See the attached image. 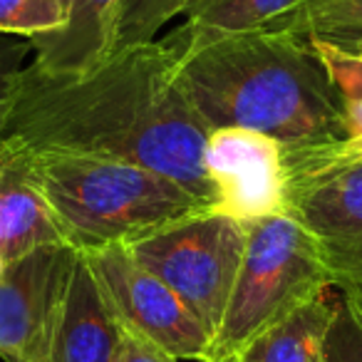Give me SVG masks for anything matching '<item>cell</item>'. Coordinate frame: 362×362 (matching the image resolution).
<instances>
[{
	"instance_id": "1",
	"label": "cell",
	"mask_w": 362,
	"mask_h": 362,
	"mask_svg": "<svg viewBox=\"0 0 362 362\" xmlns=\"http://www.w3.org/2000/svg\"><path fill=\"white\" fill-rule=\"evenodd\" d=\"M209 127L176 80L171 42L112 52L82 75L23 67L0 110V149L107 156L164 174L214 209L204 169Z\"/></svg>"
},
{
	"instance_id": "2",
	"label": "cell",
	"mask_w": 362,
	"mask_h": 362,
	"mask_svg": "<svg viewBox=\"0 0 362 362\" xmlns=\"http://www.w3.org/2000/svg\"><path fill=\"white\" fill-rule=\"evenodd\" d=\"M176 80L214 129H251L286 151H310L350 141L345 102L320 47L281 30L187 35L169 40Z\"/></svg>"
},
{
	"instance_id": "3",
	"label": "cell",
	"mask_w": 362,
	"mask_h": 362,
	"mask_svg": "<svg viewBox=\"0 0 362 362\" xmlns=\"http://www.w3.org/2000/svg\"><path fill=\"white\" fill-rule=\"evenodd\" d=\"M21 156L77 251L132 246L209 209L174 179L132 161L65 151Z\"/></svg>"
},
{
	"instance_id": "4",
	"label": "cell",
	"mask_w": 362,
	"mask_h": 362,
	"mask_svg": "<svg viewBox=\"0 0 362 362\" xmlns=\"http://www.w3.org/2000/svg\"><path fill=\"white\" fill-rule=\"evenodd\" d=\"M246 251L206 362H231L263 330L332 288L313 231L291 211L246 226Z\"/></svg>"
},
{
	"instance_id": "5",
	"label": "cell",
	"mask_w": 362,
	"mask_h": 362,
	"mask_svg": "<svg viewBox=\"0 0 362 362\" xmlns=\"http://www.w3.org/2000/svg\"><path fill=\"white\" fill-rule=\"evenodd\" d=\"M286 209L317 238L332 288L362 303V154L286 151Z\"/></svg>"
},
{
	"instance_id": "6",
	"label": "cell",
	"mask_w": 362,
	"mask_h": 362,
	"mask_svg": "<svg viewBox=\"0 0 362 362\" xmlns=\"http://www.w3.org/2000/svg\"><path fill=\"white\" fill-rule=\"evenodd\" d=\"M246 238L243 223L206 209L127 248L176 293L214 340L236 286Z\"/></svg>"
},
{
	"instance_id": "7",
	"label": "cell",
	"mask_w": 362,
	"mask_h": 362,
	"mask_svg": "<svg viewBox=\"0 0 362 362\" xmlns=\"http://www.w3.org/2000/svg\"><path fill=\"white\" fill-rule=\"evenodd\" d=\"M122 327L146 337L176 360L206 362L211 337L166 283L127 246L82 251Z\"/></svg>"
},
{
	"instance_id": "8",
	"label": "cell",
	"mask_w": 362,
	"mask_h": 362,
	"mask_svg": "<svg viewBox=\"0 0 362 362\" xmlns=\"http://www.w3.org/2000/svg\"><path fill=\"white\" fill-rule=\"evenodd\" d=\"M204 169L214 187V211L238 223L263 221L286 209V149L251 129H214Z\"/></svg>"
},
{
	"instance_id": "9",
	"label": "cell",
	"mask_w": 362,
	"mask_h": 362,
	"mask_svg": "<svg viewBox=\"0 0 362 362\" xmlns=\"http://www.w3.org/2000/svg\"><path fill=\"white\" fill-rule=\"evenodd\" d=\"M77 248L40 246L8 261L0 273V357L35 362L67 291Z\"/></svg>"
},
{
	"instance_id": "10",
	"label": "cell",
	"mask_w": 362,
	"mask_h": 362,
	"mask_svg": "<svg viewBox=\"0 0 362 362\" xmlns=\"http://www.w3.org/2000/svg\"><path fill=\"white\" fill-rule=\"evenodd\" d=\"M122 325L85 253H77L67 291L35 362H115Z\"/></svg>"
},
{
	"instance_id": "11",
	"label": "cell",
	"mask_w": 362,
	"mask_h": 362,
	"mask_svg": "<svg viewBox=\"0 0 362 362\" xmlns=\"http://www.w3.org/2000/svg\"><path fill=\"white\" fill-rule=\"evenodd\" d=\"M50 243H67L25 159L0 149V258L16 261Z\"/></svg>"
},
{
	"instance_id": "12",
	"label": "cell",
	"mask_w": 362,
	"mask_h": 362,
	"mask_svg": "<svg viewBox=\"0 0 362 362\" xmlns=\"http://www.w3.org/2000/svg\"><path fill=\"white\" fill-rule=\"evenodd\" d=\"M119 0H70L65 28L30 37L33 65L52 75H82L107 60Z\"/></svg>"
},
{
	"instance_id": "13",
	"label": "cell",
	"mask_w": 362,
	"mask_h": 362,
	"mask_svg": "<svg viewBox=\"0 0 362 362\" xmlns=\"http://www.w3.org/2000/svg\"><path fill=\"white\" fill-rule=\"evenodd\" d=\"M337 298H315L256 335L231 362H325V340Z\"/></svg>"
},
{
	"instance_id": "14",
	"label": "cell",
	"mask_w": 362,
	"mask_h": 362,
	"mask_svg": "<svg viewBox=\"0 0 362 362\" xmlns=\"http://www.w3.org/2000/svg\"><path fill=\"white\" fill-rule=\"evenodd\" d=\"M266 28L293 33L313 45L342 47L362 42V0H298Z\"/></svg>"
},
{
	"instance_id": "15",
	"label": "cell",
	"mask_w": 362,
	"mask_h": 362,
	"mask_svg": "<svg viewBox=\"0 0 362 362\" xmlns=\"http://www.w3.org/2000/svg\"><path fill=\"white\" fill-rule=\"evenodd\" d=\"M298 0H189L187 35H231L261 30L291 11Z\"/></svg>"
},
{
	"instance_id": "16",
	"label": "cell",
	"mask_w": 362,
	"mask_h": 362,
	"mask_svg": "<svg viewBox=\"0 0 362 362\" xmlns=\"http://www.w3.org/2000/svg\"><path fill=\"white\" fill-rule=\"evenodd\" d=\"M187 6L189 0H119L115 18L112 52L154 42L156 33L171 18L187 11Z\"/></svg>"
},
{
	"instance_id": "17",
	"label": "cell",
	"mask_w": 362,
	"mask_h": 362,
	"mask_svg": "<svg viewBox=\"0 0 362 362\" xmlns=\"http://www.w3.org/2000/svg\"><path fill=\"white\" fill-rule=\"evenodd\" d=\"M70 18V0H0V33L35 37L62 30Z\"/></svg>"
},
{
	"instance_id": "18",
	"label": "cell",
	"mask_w": 362,
	"mask_h": 362,
	"mask_svg": "<svg viewBox=\"0 0 362 362\" xmlns=\"http://www.w3.org/2000/svg\"><path fill=\"white\" fill-rule=\"evenodd\" d=\"M325 55L330 72L340 87L342 102H345L347 129H350V141L342 144L352 154H362V57L345 55L332 47L317 45Z\"/></svg>"
},
{
	"instance_id": "19",
	"label": "cell",
	"mask_w": 362,
	"mask_h": 362,
	"mask_svg": "<svg viewBox=\"0 0 362 362\" xmlns=\"http://www.w3.org/2000/svg\"><path fill=\"white\" fill-rule=\"evenodd\" d=\"M325 362H362V308L337 296L325 340Z\"/></svg>"
},
{
	"instance_id": "20",
	"label": "cell",
	"mask_w": 362,
	"mask_h": 362,
	"mask_svg": "<svg viewBox=\"0 0 362 362\" xmlns=\"http://www.w3.org/2000/svg\"><path fill=\"white\" fill-rule=\"evenodd\" d=\"M28 55H33V42L30 37H18L0 33V110L8 100V90H11L16 75L28 65Z\"/></svg>"
},
{
	"instance_id": "21",
	"label": "cell",
	"mask_w": 362,
	"mask_h": 362,
	"mask_svg": "<svg viewBox=\"0 0 362 362\" xmlns=\"http://www.w3.org/2000/svg\"><path fill=\"white\" fill-rule=\"evenodd\" d=\"M115 362H181V360H176L174 355L161 350L159 345H154L146 337L122 327V342Z\"/></svg>"
},
{
	"instance_id": "22",
	"label": "cell",
	"mask_w": 362,
	"mask_h": 362,
	"mask_svg": "<svg viewBox=\"0 0 362 362\" xmlns=\"http://www.w3.org/2000/svg\"><path fill=\"white\" fill-rule=\"evenodd\" d=\"M327 47V45H325ZM337 52H345V55H355V57H362V42H352V45H342V47H332Z\"/></svg>"
},
{
	"instance_id": "23",
	"label": "cell",
	"mask_w": 362,
	"mask_h": 362,
	"mask_svg": "<svg viewBox=\"0 0 362 362\" xmlns=\"http://www.w3.org/2000/svg\"><path fill=\"white\" fill-rule=\"evenodd\" d=\"M3 268H6V261H3V258H0V273H3Z\"/></svg>"
},
{
	"instance_id": "24",
	"label": "cell",
	"mask_w": 362,
	"mask_h": 362,
	"mask_svg": "<svg viewBox=\"0 0 362 362\" xmlns=\"http://www.w3.org/2000/svg\"><path fill=\"white\" fill-rule=\"evenodd\" d=\"M355 305H357V308H362V303H355Z\"/></svg>"
}]
</instances>
